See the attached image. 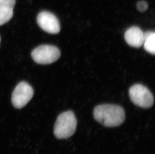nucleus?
Segmentation results:
<instances>
[{"label": "nucleus", "instance_id": "nucleus-8", "mask_svg": "<svg viewBox=\"0 0 155 154\" xmlns=\"http://www.w3.org/2000/svg\"><path fill=\"white\" fill-rule=\"evenodd\" d=\"M15 3V0H0V26L12 19Z\"/></svg>", "mask_w": 155, "mask_h": 154}, {"label": "nucleus", "instance_id": "nucleus-3", "mask_svg": "<svg viewBox=\"0 0 155 154\" xmlns=\"http://www.w3.org/2000/svg\"><path fill=\"white\" fill-rule=\"evenodd\" d=\"M130 100L134 104L141 108H151L154 104V96L150 91L141 84H136L129 90Z\"/></svg>", "mask_w": 155, "mask_h": 154}, {"label": "nucleus", "instance_id": "nucleus-6", "mask_svg": "<svg viewBox=\"0 0 155 154\" xmlns=\"http://www.w3.org/2000/svg\"><path fill=\"white\" fill-rule=\"evenodd\" d=\"M37 22L39 26L48 33L56 34L60 32V23L58 20L50 12H40L37 17Z\"/></svg>", "mask_w": 155, "mask_h": 154}, {"label": "nucleus", "instance_id": "nucleus-7", "mask_svg": "<svg viewBox=\"0 0 155 154\" xmlns=\"http://www.w3.org/2000/svg\"><path fill=\"white\" fill-rule=\"evenodd\" d=\"M144 33L138 27H132L124 34V39L129 45L135 48H140L143 45Z\"/></svg>", "mask_w": 155, "mask_h": 154}, {"label": "nucleus", "instance_id": "nucleus-2", "mask_svg": "<svg viewBox=\"0 0 155 154\" xmlns=\"http://www.w3.org/2000/svg\"><path fill=\"white\" fill-rule=\"evenodd\" d=\"M76 127L77 120L73 112H63L57 117L54 125V135L58 139L68 138L74 134Z\"/></svg>", "mask_w": 155, "mask_h": 154}, {"label": "nucleus", "instance_id": "nucleus-1", "mask_svg": "<svg viewBox=\"0 0 155 154\" xmlns=\"http://www.w3.org/2000/svg\"><path fill=\"white\" fill-rule=\"evenodd\" d=\"M95 120L107 127L120 126L126 119L124 109L118 105L103 104L96 107L94 111Z\"/></svg>", "mask_w": 155, "mask_h": 154}, {"label": "nucleus", "instance_id": "nucleus-10", "mask_svg": "<svg viewBox=\"0 0 155 154\" xmlns=\"http://www.w3.org/2000/svg\"><path fill=\"white\" fill-rule=\"evenodd\" d=\"M137 8L138 10L140 12L146 11L148 9V3L145 1H140L138 2L137 4Z\"/></svg>", "mask_w": 155, "mask_h": 154}, {"label": "nucleus", "instance_id": "nucleus-11", "mask_svg": "<svg viewBox=\"0 0 155 154\" xmlns=\"http://www.w3.org/2000/svg\"><path fill=\"white\" fill-rule=\"evenodd\" d=\"M0 43H1V38H0Z\"/></svg>", "mask_w": 155, "mask_h": 154}, {"label": "nucleus", "instance_id": "nucleus-4", "mask_svg": "<svg viewBox=\"0 0 155 154\" xmlns=\"http://www.w3.org/2000/svg\"><path fill=\"white\" fill-rule=\"evenodd\" d=\"M60 55L61 53L58 48L48 45L39 46L31 53V57L34 62L42 65L55 62L60 58Z\"/></svg>", "mask_w": 155, "mask_h": 154}, {"label": "nucleus", "instance_id": "nucleus-9", "mask_svg": "<svg viewBox=\"0 0 155 154\" xmlns=\"http://www.w3.org/2000/svg\"><path fill=\"white\" fill-rule=\"evenodd\" d=\"M155 38L154 31H147L144 33L143 47L146 51L153 55L155 53Z\"/></svg>", "mask_w": 155, "mask_h": 154}, {"label": "nucleus", "instance_id": "nucleus-5", "mask_svg": "<svg viewBox=\"0 0 155 154\" xmlns=\"http://www.w3.org/2000/svg\"><path fill=\"white\" fill-rule=\"evenodd\" d=\"M34 95V90L29 84L22 82L17 85L12 95V103L17 109H21L28 104Z\"/></svg>", "mask_w": 155, "mask_h": 154}]
</instances>
